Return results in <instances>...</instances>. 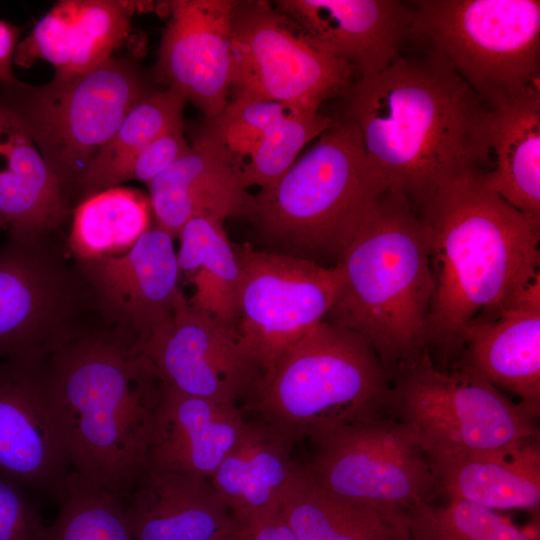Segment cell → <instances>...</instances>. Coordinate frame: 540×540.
<instances>
[{"label": "cell", "mask_w": 540, "mask_h": 540, "mask_svg": "<svg viewBox=\"0 0 540 540\" xmlns=\"http://www.w3.org/2000/svg\"><path fill=\"white\" fill-rule=\"evenodd\" d=\"M166 6L155 76L205 119H214L231 97L234 0H174Z\"/></svg>", "instance_id": "2e32d148"}, {"label": "cell", "mask_w": 540, "mask_h": 540, "mask_svg": "<svg viewBox=\"0 0 540 540\" xmlns=\"http://www.w3.org/2000/svg\"><path fill=\"white\" fill-rule=\"evenodd\" d=\"M178 238L179 270L194 287L190 306L234 327L239 264L223 222L194 217Z\"/></svg>", "instance_id": "f546056e"}, {"label": "cell", "mask_w": 540, "mask_h": 540, "mask_svg": "<svg viewBox=\"0 0 540 540\" xmlns=\"http://www.w3.org/2000/svg\"><path fill=\"white\" fill-rule=\"evenodd\" d=\"M412 38L436 49L490 108L539 83L538 0H418Z\"/></svg>", "instance_id": "9c48e42d"}, {"label": "cell", "mask_w": 540, "mask_h": 540, "mask_svg": "<svg viewBox=\"0 0 540 540\" xmlns=\"http://www.w3.org/2000/svg\"><path fill=\"white\" fill-rule=\"evenodd\" d=\"M309 44L348 65L358 79L386 69L411 38L412 7L396 0H275Z\"/></svg>", "instance_id": "d6986e66"}, {"label": "cell", "mask_w": 540, "mask_h": 540, "mask_svg": "<svg viewBox=\"0 0 540 540\" xmlns=\"http://www.w3.org/2000/svg\"><path fill=\"white\" fill-rule=\"evenodd\" d=\"M385 413L427 459L509 452L540 434L537 420L474 368L458 360L441 369L429 351L396 371Z\"/></svg>", "instance_id": "52a82bcc"}, {"label": "cell", "mask_w": 540, "mask_h": 540, "mask_svg": "<svg viewBox=\"0 0 540 540\" xmlns=\"http://www.w3.org/2000/svg\"><path fill=\"white\" fill-rule=\"evenodd\" d=\"M23 28L0 19V84L17 79L13 71L14 54Z\"/></svg>", "instance_id": "74e56055"}, {"label": "cell", "mask_w": 540, "mask_h": 540, "mask_svg": "<svg viewBox=\"0 0 540 540\" xmlns=\"http://www.w3.org/2000/svg\"><path fill=\"white\" fill-rule=\"evenodd\" d=\"M245 425L236 404L187 394L161 382L145 469L210 478Z\"/></svg>", "instance_id": "44dd1931"}, {"label": "cell", "mask_w": 540, "mask_h": 540, "mask_svg": "<svg viewBox=\"0 0 540 540\" xmlns=\"http://www.w3.org/2000/svg\"><path fill=\"white\" fill-rule=\"evenodd\" d=\"M135 342L98 324L47 358L71 471L122 502L145 471L161 394V381Z\"/></svg>", "instance_id": "3957f363"}, {"label": "cell", "mask_w": 540, "mask_h": 540, "mask_svg": "<svg viewBox=\"0 0 540 540\" xmlns=\"http://www.w3.org/2000/svg\"><path fill=\"white\" fill-rule=\"evenodd\" d=\"M358 80L347 63L309 44L271 2L234 1L231 97L319 111Z\"/></svg>", "instance_id": "7c38bea8"}, {"label": "cell", "mask_w": 540, "mask_h": 540, "mask_svg": "<svg viewBox=\"0 0 540 540\" xmlns=\"http://www.w3.org/2000/svg\"><path fill=\"white\" fill-rule=\"evenodd\" d=\"M47 358L0 359V475L60 501L71 465Z\"/></svg>", "instance_id": "9a60e30c"}, {"label": "cell", "mask_w": 540, "mask_h": 540, "mask_svg": "<svg viewBox=\"0 0 540 540\" xmlns=\"http://www.w3.org/2000/svg\"><path fill=\"white\" fill-rule=\"evenodd\" d=\"M439 495L492 510H527L539 517L540 434L504 453L427 459Z\"/></svg>", "instance_id": "d4e9b609"}, {"label": "cell", "mask_w": 540, "mask_h": 540, "mask_svg": "<svg viewBox=\"0 0 540 540\" xmlns=\"http://www.w3.org/2000/svg\"><path fill=\"white\" fill-rule=\"evenodd\" d=\"M44 527L27 490L0 475V540H38Z\"/></svg>", "instance_id": "e575fe53"}, {"label": "cell", "mask_w": 540, "mask_h": 540, "mask_svg": "<svg viewBox=\"0 0 540 540\" xmlns=\"http://www.w3.org/2000/svg\"><path fill=\"white\" fill-rule=\"evenodd\" d=\"M490 143L496 164L484 182L540 229L539 83L491 108Z\"/></svg>", "instance_id": "484cf974"}, {"label": "cell", "mask_w": 540, "mask_h": 540, "mask_svg": "<svg viewBox=\"0 0 540 540\" xmlns=\"http://www.w3.org/2000/svg\"><path fill=\"white\" fill-rule=\"evenodd\" d=\"M388 188L344 115L276 183L254 195L248 220L278 253L337 263Z\"/></svg>", "instance_id": "5b68a950"}, {"label": "cell", "mask_w": 540, "mask_h": 540, "mask_svg": "<svg viewBox=\"0 0 540 540\" xmlns=\"http://www.w3.org/2000/svg\"><path fill=\"white\" fill-rule=\"evenodd\" d=\"M51 237L8 233L0 248V359L48 357L95 325L80 266Z\"/></svg>", "instance_id": "30bf717a"}, {"label": "cell", "mask_w": 540, "mask_h": 540, "mask_svg": "<svg viewBox=\"0 0 540 540\" xmlns=\"http://www.w3.org/2000/svg\"><path fill=\"white\" fill-rule=\"evenodd\" d=\"M335 266L339 285L326 320L362 336L392 381L429 351L430 250L409 198L388 188Z\"/></svg>", "instance_id": "277c9868"}, {"label": "cell", "mask_w": 540, "mask_h": 540, "mask_svg": "<svg viewBox=\"0 0 540 540\" xmlns=\"http://www.w3.org/2000/svg\"><path fill=\"white\" fill-rule=\"evenodd\" d=\"M249 127L258 143L242 165L246 188L265 189L292 166L302 148L328 129L334 118L319 111H293L284 105L247 97L232 98L223 112Z\"/></svg>", "instance_id": "f1b7e54d"}, {"label": "cell", "mask_w": 540, "mask_h": 540, "mask_svg": "<svg viewBox=\"0 0 540 540\" xmlns=\"http://www.w3.org/2000/svg\"><path fill=\"white\" fill-rule=\"evenodd\" d=\"M391 384L362 336L325 319L259 378L247 408L291 444L385 413Z\"/></svg>", "instance_id": "8992f818"}, {"label": "cell", "mask_w": 540, "mask_h": 540, "mask_svg": "<svg viewBox=\"0 0 540 540\" xmlns=\"http://www.w3.org/2000/svg\"><path fill=\"white\" fill-rule=\"evenodd\" d=\"M278 508L296 540H409L406 512L381 511L337 497L298 464Z\"/></svg>", "instance_id": "4316f807"}, {"label": "cell", "mask_w": 540, "mask_h": 540, "mask_svg": "<svg viewBox=\"0 0 540 540\" xmlns=\"http://www.w3.org/2000/svg\"><path fill=\"white\" fill-rule=\"evenodd\" d=\"M428 46L356 80L345 95L344 115L368 157L411 203L459 174L484 171L492 154L491 108Z\"/></svg>", "instance_id": "7a4b0ae2"}, {"label": "cell", "mask_w": 540, "mask_h": 540, "mask_svg": "<svg viewBox=\"0 0 540 540\" xmlns=\"http://www.w3.org/2000/svg\"><path fill=\"white\" fill-rule=\"evenodd\" d=\"M151 212L149 197L137 190L117 186L91 195L74 210L67 247L80 262L121 255L151 227Z\"/></svg>", "instance_id": "4dcf8cb0"}, {"label": "cell", "mask_w": 540, "mask_h": 540, "mask_svg": "<svg viewBox=\"0 0 540 540\" xmlns=\"http://www.w3.org/2000/svg\"><path fill=\"white\" fill-rule=\"evenodd\" d=\"M161 382L177 390L236 404L261 371L236 329L192 308L180 289L172 316L135 342Z\"/></svg>", "instance_id": "5bb4252c"}, {"label": "cell", "mask_w": 540, "mask_h": 540, "mask_svg": "<svg viewBox=\"0 0 540 540\" xmlns=\"http://www.w3.org/2000/svg\"><path fill=\"white\" fill-rule=\"evenodd\" d=\"M311 478L329 493L388 512L433 501L439 488L419 442L402 423L381 413L319 432Z\"/></svg>", "instance_id": "8fae6325"}, {"label": "cell", "mask_w": 540, "mask_h": 540, "mask_svg": "<svg viewBox=\"0 0 540 540\" xmlns=\"http://www.w3.org/2000/svg\"><path fill=\"white\" fill-rule=\"evenodd\" d=\"M462 360L497 389L519 398L534 419L540 415V278L495 320L469 326Z\"/></svg>", "instance_id": "7402d4cb"}, {"label": "cell", "mask_w": 540, "mask_h": 540, "mask_svg": "<svg viewBox=\"0 0 540 540\" xmlns=\"http://www.w3.org/2000/svg\"><path fill=\"white\" fill-rule=\"evenodd\" d=\"M173 240L155 225L121 255L76 260L104 326L137 340L172 316L181 289Z\"/></svg>", "instance_id": "e0dca14e"}, {"label": "cell", "mask_w": 540, "mask_h": 540, "mask_svg": "<svg viewBox=\"0 0 540 540\" xmlns=\"http://www.w3.org/2000/svg\"><path fill=\"white\" fill-rule=\"evenodd\" d=\"M186 103L171 88L153 90L137 102L85 172L78 190L81 201L126 181L136 155L158 136L184 122Z\"/></svg>", "instance_id": "1f68e13d"}, {"label": "cell", "mask_w": 540, "mask_h": 540, "mask_svg": "<svg viewBox=\"0 0 540 540\" xmlns=\"http://www.w3.org/2000/svg\"><path fill=\"white\" fill-rule=\"evenodd\" d=\"M60 511L38 540H135L123 502L71 471Z\"/></svg>", "instance_id": "836d02e7"}, {"label": "cell", "mask_w": 540, "mask_h": 540, "mask_svg": "<svg viewBox=\"0 0 540 540\" xmlns=\"http://www.w3.org/2000/svg\"><path fill=\"white\" fill-rule=\"evenodd\" d=\"M123 507L135 540H217L232 519L210 478L149 469Z\"/></svg>", "instance_id": "603a6c76"}, {"label": "cell", "mask_w": 540, "mask_h": 540, "mask_svg": "<svg viewBox=\"0 0 540 540\" xmlns=\"http://www.w3.org/2000/svg\"><path fill=\"white\" fill-rule=\"evenodd\" d=\"M406 516L409 540H540L539 519L522 529L495 510L467 501L423 502Z\"/></svg>", "instance_id": "d6a6232c"}, {"label": "cell", "mask_w": 540, "mask_h": 540, "mask_svg": "<svg viewBox=\"0 0 540 540\" xmlns=\"http://www.w3.org/2000/svg\"><path fill=\"white\" fill-rule=\"evenodd\" d=\"M66 205L56 176L0 100V227L14 234L53 235L67 217Z\"/></svg>", "instance_id": "cb8c5ba5"}, {"label": "cell", "mask_w": 540, "mask_h": 540, "mask_svg": "<svg viewBox=\"0 0 540 540\" xmlns=\"http://www.w3.org/2000/svg\"><path fill=\"white\" fill-rule=\"evenodd\" d=\"M239 264L234 327L258 364L271 371L334 302L339 271L296 256L234 244Z\"/></svg>", "instance_id": "4fadbf2b"}, {"label": "cell", "mask_w": 540, "mask_h": 540, "mask_svg": "<svg viewBox=\"0 0 540 540\" xmlns=\"http://www.w3.org/2000/svg\"><path fill=\"white\" fill-rule=\"evenodd\" d=\"M190 147L180 123L151 141L131 162L126 181L137 180L149 184L167 170Z\"/></svg>", "instance_id": "d590c367"}, {"label": "cell", "mask_w": 540, "mask_h": 540, "mask_svg": "<svg viewBox=\"0 0 540 540\" xmlns=\"http://www.w3.org/2000/svg\"><path fill=\"white\" fill-rule=\"evenodd\" d=\"M484 172L459 174L412 203L434 281L428 350L444 370L462 356L469 326L498 318L540 278V229L486 185Z\"/></svg>", "instance_id": "6da1fadb"}, {"label": "cell", "mask_w": 540, "mask_h": 540, "mask_svg": "<svg viewBox=\"0 0 540 540\" xmlns=\"http://www.w3.org/2000/svg\"><path fill=\"white\" fill-rule=\"evenodd\" d=\"M242 165L217 118L205 119L189 149L148 184L156 225L175 239L194 217L248 220L254 195L242 181Z\"/></svg>", "instance_id": "ac0fdd59"}, {"label": "cell", "mask_w": 540, "mask_h": 540, "mask_svg": "<svg viewBox=\"0 0 540 540\" xmlns=\"http://www.w3.org/2000/svg\"><path fill=\"white\" fill-rule=\"evenodd\" d=\"M153 91L130 61L114 57L75 78L30 85L0 84L15 113L56 176L65 201L131 108ZM67 204V201H66Z\"/></svg>", "instance_id": "ba28073f"}, {"label": "cell", "mask_w": 540, "mask_h": 540, "mask_svg": "<svg viewBox=\"0 0 540 540\" xmlns=\"http://www.w3.org/2000/svg\"><path fill=\"white\" fill-rule=\"evenodd\" d=\"M290 443L263 422L247 423L210 480L232 516L259 514L279 505L297 464Z\"/></svg>", "instance_id": "83f0119b"}, {"label": "cell", "mask_w": 540, "mask_h": 540, "mask_svg": "<svg viewBox=\"0 0 540 540\" xmlns=\"http://www.w3.org/2000/svg\"><path fill=\"white\" fill-rule=\"evenodd\" d=\"M217 540L296 539L277 507L251 516H232L228 527Z\"/></svg>", "instance_id": "8d00e7d4"}, {"label": "cell", "mask_w": 540, "mask_h": 540, "mask_svg": "<svg viewBox=\"0 0 540 540\" xmlns=\"http://www.w3.org/2000/svg\"><path fill=\"white\" fill-rule=\"evenodd\" d=\"M141 4V3H140ZM119 0H62L17 44L14 64L50 63L56 79L83 75L116 57L132 34L131 17L140 6Z\"/></svg>", "instance_id": "ffe728a7"}]
</instances>
